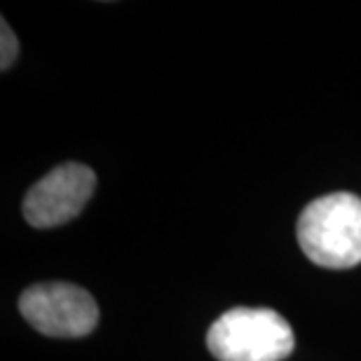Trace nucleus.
<instances>
[{"mask_svg":"<svg viewBox=\"0 0 361 361\" xmlns=\"http://www.w3.org/2000/svg\"><path fill=\"white\" fill-rule=\"evenodd\" d=\"M298 244L310 261L329 270H348L361 263V197L331 192L302 209Z\"/></svg>","mask_w":361,"mask_h":361,"instance_id":"obj_1","label":"nucleus"},{"mask_svg":"<svg viewBox=\"0 0 361 361\" xmlns=\"http://www.w3.org/2000/svg\"><path fill=\"white\" fill-rule=\"evenodd\" d=\"M293 345L288 322L268 307H233L207 334V348L219 361H284Z\"/></svg>","mask_w":361,"mask_h":361,"instance_id":"obj_2","label":"nucleus"},{"mask_svg":"<svg viewBox=\"0 0 361 361\" xmlns=\"http://www.w3.org/2000/svg\"><path fill=\"white\" fill-rule=\"evenodd\" d=\"M19 312L38 334L49 338H82L99 324L97 300L68 281L28 286L19 298Z\"/></svg>","mask_w":361,"mask_h":361,"instance_id":"obj_3","label":"nucleus"},{"mask_svg":"<svg viewBox=\"0 0 361 361\" xmlns=\"http://www.w3.org/2000/svg\"><path fill=\"white\" fill-rule=\"evenodd\" d=\"M97 174L78 162L59 164L24 197V219L33 228H56L73 221L90 202Z\"/></svg>","mask_w":361,"mask_h":361,"instance_id":"obj_4","label":"nucleus"},{"mask_svg":"<svg viewBox=\"0 0 361 361\" xmlns=\"http://www.w3.org/2000/svg\"><path fill=\"white\" fill-rule=\"evenodd\" d=\"M0 28H3V49H0V68L7 71L12 66L14 61H17V54H19V40H17V35H14V31L10 26H7V21L3 19L0 21Z\"/></svg>","mask_w":361,"mask_h":361,"instance_id":"obj_5","label":"nucleus"}]
</instances>
